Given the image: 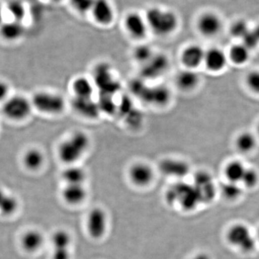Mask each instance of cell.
I'll return each mask as SVG.
<instances>
[{
	"label": "cell",
	"instance_id": "obj_1",
	"mask_svg": "<svg viewBox=\"0 0 259 259\" xmlns=\"http://www.w3.org/2000/svg\"><path fill=\"white\" fill-rule=\"evenodd\" d=\"M91 146V139L87 133L76 131L59 144L57 153L59 159L67 166L77 164Z\"/></svg>",
	"mask_w": 259,
	"mask_h": 259
},
{
	"label": "cell",
	"instance_id": "obj_11",
	"mask_svg": "<svg viewBox=\"0 0 259 259\" xmlns=\"http://www.w3.org/2000/svg\"><path fill=\"white\" fill-rule=\"evenodd\" d=\"M140 95L150 105L162 107L168 105L171 100V92L165 86H155L153 88H144L140 85Z\"/></svg>",
	"mask_w": 259,
	"mask_h": 259
},
{
	"label": "cell",
	"instance_id": "obj_14",
	"mask_svg": "<svg viewBox=\"0 0 259 259\" xmlns=\"http://www.w3.org/2000/svg\"><path fill=\"white\" fill-rule=\"evenodd\" d=\"M90 13L96 23L102 26H108L115 18V11L109 0H95Z\"/></svg>",
	"mask_w": 259,
	"mask_h": 259
},
{
	"label": "cell",
	"instance_id": "obj_33",
	"mask_svg": "<svg viewBox=\"0 0 259 259\" xmlns=\"http://www.w3.org/2000/svg\"><path fill=\"white\" fill-rule=\"evenodd\" d=\"M8 10L15 21L22 22V20L25 18V13H26L25 7L19 0H13L10 2L8 5Z\"/></svg>",
	"mask_w": 259,
	"mask_h": 259
},
{
	"label": "cell",
	"instance_id": "obj_36",
	"mask_svg": "<svg viewBox=\"0 0 259 259\" xmlns=\"http://www.w3.org/2000/svg\"><path fill=\"white\" fill-rule=\"evenodd\" d=\"M71 7L81 14L91 11L95 0H69Z\"/></svg>",
	"mask_w": 259,
	"mask_h": 259
},
{
	"label": "cell",
	"instance_id": "obj_40",
	"mask_svg": "<svg viewBox=\"0 0 259 259\" xmlns=\"http://www.w3.org/2000/svg\"><path fill=\"white\" fill-rule=\"evenodd\" d=\"M9 93V86L5 81H0V101L5 100Z\"/></svg>",
	"mask_w": 259,
	"mask_h": 259
},
{
	"label": "cell",
	"instance_id": "obj_30",
	"mask_svg": "<svg viewBox=\"0 0 259 259\" xmlns=\"http://www.w3.org/2000/svg\"><path fill=\"white\" fill-rule=\"evenodd\" d=\"M223 197L228 200L234 201L239 199L243 194V189L238 183L228 182L221 189Z\"/></svg>",
	"mask_w": 259,
	"mask_h": 259
},
{
	"label": "cell",
	"instance_id": "obj_41",
	"mask_svg": "<svg viewBox=\"0 0 259 259\" xmlns=\"http://www.w3.org/2000/svg\"><path fill=\"white\" fill-rule=\"evenodd\" d=\"M191 259H211V258L207 253H200L194 255V256L192 257Z\"/></svg>",
	"mask_w": 259,
	"mask_h": 259
},
{
	"label": "cell",
	"instance_id": "obj_28",
	"mask_svg": "<svg viewBox=\"0 0 259 259\" xmlns=\"http://www.w3.org/2000/svg\"><path fill=\"white\" fill-rule=\"evenodd\" d=\"M53 248H71L72 238L69 232L65 230H57L51 237Z\"/></svg>",
	"mask_w": 259,
	"mask_h": 259
},
{
	"label": "cell",
	"instance_id": "obj_18",
	"mask_svg": "<svg viewBox=\"0 0 259 259\" xmlns=\"http://www.w3.org/2000/svg\"><path fill=\"white\" fill-rule=\"evenodd\" d=\"M44 243V235L37 229H30L24 232L20 238L22 248L29 253H35L40 250Z\"/></svg>",
	"mask_w": 259,
	"mask_h": 259
},
{
	"label": "cell",
	"instance_id": "obj_20",
	"mask_svg": "<svg viewBox=\"0 0 259 259\" xmlns=\"http://www.w3.org/2000/svg\"><path fill=\"white\" fill-rule=\"evenodd\" d=\"M88 192L84 185H65L61 197L66 203L71 205L81 204L87 198Z\"/></svg>",
	"mask_w": 259,
	"mask_h": 259
},
{
	"label": "cell",
	"instance_id": "obj_4",
	"mask_svg": "<svg viewBox=\"0 0 259 259\" xmlns=\"http://www.w3.org/2000/svg\"><path fill=\"white\" fill-rule=\"evenodd\" d=\"M32 107L37 111L50 115H57L64 111L66 106L64 97L51 92H38L32 96Z\"/></svg>",
	"mask_w": 259,
	"mask_h": 259
},
{
	"label": "cell",
	"instance_id": "obj_19",
	"mask_svg": "<svg viewBox=\"0 0 259 259\" xmlns=\"http://www.w3.org/2000/svg\"><path fill=\"white\" fill-rule=\"evenodd\" d=\"M72 106L75 111L83 117L95 119L98 117L100 105L93 98H76L74 97Z\"/></svg>",
	"mask_w": 259,
	"mask_h": 259
},
{
	"label": "cell",
	"instance_id": "obj_9",
	"mask_svg": "<svg viewBox=\"0 0 259 259\" xmlns=\"http://www.w3.org/2000/svg\"><path fill=\"white\" fill-rule=\"evenodd\" d=\"M222 19L213 12L207 11L199 15L197 20V30L201 35L206 37L217 36L222 30Z\"/></svg>",
	"mask_w": 259,
	"mask_h": 259
},
{
	"label": "cell",
	"instance_id": "obj_22",
	"mask_svg": "<svg viewBox=\"0 0 259 259\" xmlns=\"http://www.w3.org/2000/svg\"><path fill=\"white\" fill-rule=\"evenodd\" d=\"M71 88L74 97L76 98H93L95 84L93 80L81 76L73 80Z\"/></svg>",
	"mask_w": 259,
	"mask_h": 259
},
{
	"label": "cell",
	"instance_id": "obj_2",
	"mask_svg": "<svg viewBox=\"0 0 259 259\" xmlns=\"http://www.w3.org/2000/svg\"><path fill=\"white\" fill-rule=\"evenodd\" d=\"M145 18L149 31L151 30L157 36H168L178 28V16L171 10L152 7L147 10Z\"/></svg>",
	"mask_w": 259,
	"mask_h": 259
},
{
	"label": "cell",
	"instance_id": "obj_43",
	"mask_svg": "<svg viewBox=\"0 0 259 259\" xmlns=\"http://www.w3.org/2000/svg\"><path fill=\"white\" fill-rule=\"evenodd\" d=\"M253 32H254L256 34L257 36H258L259 38V25H258V26L256 27V28H255V30H253Z\"/></svg>",
	"mask_w": 259,
	"mask_h": 259
},
{
	"label": "cell",
	"instance_id": "obj_10",
	"mask_svg": "<svg viewBox=\"0 0 259 259\" xmlns=\"http://www.w3.org/2000/svg\"><path fill=\"white\" fill-rule=\"evenodd\" d=\"M124 27L130 36L136 40L145 38L149 31L146 18L136 12H132L126 15L124 19Z\"/></svg>",
	"mask_w": 259,
	"mask_h": 259
},
{
	"label": "cell",
	"instance_id": "obj_6",
	"mask_svg": "<svg viewBox=\"0 0 259 259\" xmlns=\"http://www.w3.org/2000/svg\"><path fill=\"white\" fill-rule=\"evenodd\" d=\"M31 101L22 96H14L8 99L3 107L5 117L12 120H23L30 115L32 110Z\"/></svg>",
	"mask_w": 259,
	"mask_h": 259
},
{
	"label": "cell",
	"instance_id": "obj_34",
	"mask_svg": "<svg viewBox=\"0 0 259 259\" xmlns=\"http://www.w3.org/2000/svg\"><path fill=\"white\" fill-rule=\"evenodd\" d=\"M241 182L246 188H254L259 182L258 172L253 168H246Z\"/></svg>",
	"mask_w": 259,
	"mask_h": 259
},
{
	"label": "cell",
	"instance_id": "obj_12",
	"mask_svg": "<svg viewBox=\"0 0 259 259\" xmlns=\"http://www.w3.org/2000/svg\"><path fill=\"white\" fill-rule=\"evenodd\" d=\"M158 168L164 176L179 180L185 178L190 171V166L187 162L175 158H166L162 160L158 165Z\"/></svg>",
	"mask_w": 259,
	"mask_h": 259
},
{
	"label": "cell",
	"instance_id": "obj_35",
	"mask_svg": "<svg viewBox=\"0 0 259 259\" xmlns=\"http://www.w3.org/2000/svg\"><path fill=\"white\" fill-rule=\"evenodd\" d=\"M249 31L248 23L243 20H237L231 27V34L236 37L243 38Z\"/></svg>",
	"mask_w": 259,
	"mask_h": 259
},
{
	"label": "cell",
	"instance_id": "obj_26",
	"mask_svg": "<svg viewBox=\"0 0 259 259\" xmlns=\"http://www.w3.org/2000/svg\"><path fill=\"white\" fill-rule=\"evenodd\" d=\"M245 169L246 168L241 161L234 160L230 161L225 167V176L228 182L239 183L241 182Z\"/></svg>",
	"mask_w": 259,
	"mask_h": 259
},
{
	"label": "cell",
	"instance_id": "obj_5",
	"mask_svg": "<svg viewBox=\"0 0 259 259\" xmlns=\"http://www.w3.org/2000/svg\"><path fill=\"white\" fill-rule=\"evenodd\" d=\"M227 241L243 253H250L255 249L257 241L250 228L243 223L230 227L226 233Z\"/></svg>",
	"mask_w": 259,
	"mask_h": 259
},
{
	"label": "cell",
	"instance_id": "obj_27",
	"mask_svg": "<svg viewBox=\"0 0 259 259\" xmlns=\"http://www.w3.org/2000/svg\"><path fill=\"white\" fill-rule=\"evenodd\" d=\"M249 57V49L243 44H236L230 49L229 59L234 64H245Z\"/></svg>",
	"mask_w": 259,
	"mask_h": 259
},
{
	"label": "cell",
	"instance_id": "obj_29",
	"mask_svg": "<svg viewBox=\"0 0 259 259\" xmlns=\"http://www.w3.org/2000/svg\"><path fill=\"white\" fill-rule=\"evenodd\" d=\"M236 147L243 153H248L253 151L256 146V140L250 133H242L238 136L236 141Z\"/></svg>",
	"mask_w": 259,
	"mask_h": 259
},
{
	"label": "cell",
	"instance_id": "obj_3",
	"mask_svg": "<svg viewBox=\"0 0 259 259\" xmlns=\"http://www.w3.org/2000/svg\"><path fill=\"white\" fill-rule=\"evenodd\" d=\"M165 198L167 203L175 205L180 204L186 211H192L197 208L199 204L202 203L194 185L184 182H179L171 185L166 190Z\"/></svg>",
	"mask_w": 259,
	"mask_h": 259
},
{
	"label": "cell",
	"instance_id": "obj_39",
	"mask_svg": "<svg viewBox=\"0 0 259 259\" xmlns=\"http://www.w3.org/2000/svg\"><path fill=\"white\" fill-rule=\"evenodd\" d=\"M70 248H53L52 259H71Z\"/></svg>",
	"mask_w": 259,
	"mask_h": 259
},
{
	"label": "cell",
	"instance_id": "obj_23",
	"mask_svg": "<svg viewBox=\"0 0 259 259\" xmlns=\"http://www.w3.org/2000/svg\"><path fill=\"white\" fill-rule=\"evenodd\" d=\"M62 179L65 185H84L87 173L77 164L70 165L62 172Z\"/></svg>",
	"mask_w": 259,
	"mask_h": 259
},
{
	"label": "cell",
	"instance_id": "obj_37",
	"mask_svg": "<svg viewBox=\"0 0 259 259\" xmlns=\"http://www.w3.org/2000/svg\"><path fill=\"white\" fill-rule=\"evenodd\" d=\"M245 83L253 93L259 95V71H250L245 77Z\"/></svg>",
	"mask_w": 259,
	"mask_h": 259
},
{
	"label": "cell",
	"instance_id": "obj_17",
	"mask_svg": "<svg viewBox=\"0 0 259 259\" xmlns=\"http://www.w3.org/2000/svg\"><path fill=\"white\" fill-rule=\"evenodd\" d=\"M227 60V56L221 49L212 48L205 51L203 64L209 71L219 72L226 67Z\"/></svg>",
	"mask_w": 259,
	"mask_h": 259
},
{
	"label": "cell",
	"instance_id": "obj_38",
	"mask_svg": "<svg viewBox=\"0 0 259 259\" xmlns=\"http://www.w3.org/2000/svg\"><path fill=\"white\" fill-rule=\"evenodd\" d=\"M243 39V45L245 46L248 49H252L256 47L259 42V38L256 34L253 31H249L244 37Z\"/></svg>",
	"mask_w": 259,
	"mask_h": 259
},
{
	"label": "cell",
	"instance_id": "obj_7",
	"mask_svg": "<svg viewBox=\"0 0 259 259\" xmlns=\"http://www.w3.org/2000/svg\"><path fill=\"white\" fill-rule=\"evenodd\" d=\"M108 226L107 213L101 207L92 209L87 218V230L94 239H100L106 233Z\"/></svg>",
	"mask_w": 259,
	"mask_h": 259
},
{
	"label": "cell",
	"instance_id": "obj_44",
	"mask_svg": "<svg viewBox=\"0 0 259 259\" xmlns=\"http://www.w3.org/2000/svg\"><path fill=\"white\" fill-rule=\"evenodd\" d=\"M255 238H256L257 243H259V228L258 231H257L256 236H255Z\"/></svg>",
	"mask_w": 259,
	"mask_h": 259
},
{
	"label": "cell",
	"instance_id": "obj_32",
	"mask_svg": "<svg viewBox=\"0 0 259 259\" xmlns=\"http://www.w3.org/2000/svg\"><path fill=\"white\" fill-rule=\"evenodd\" d=\"M18 208V202L15 197L5 194L0 202V213L5 216L12 215Z\"/></svg>",
	"mask_w": 259,
	"mask_h": 259
},
{
	"label": "cell",
	"instance_id": "obj_13",
	"mask_svg": "<svg viewBox=\"0 0 259 259\" xmlns=\"http://www.w3.org/2000/svg\"><path fill=\"white\" fill-rule=\"evenodd\" d=\"M193 185L198 191L202 203L212 202L215 197V187L212 177L207 172H197L194 176Z\"/></svg>",
	"mask_w": 259,
	"mask_h": 259
},
{
	"label": "cell",
	"instance_id": "obj_45",
	"mask_svg": "<svg viewBox=\"0 0 259 259\" xmlns=\"http://www.w3.org/2000/svg\"><path fill=\"white\" fill-rule=\"evenodd\" d=\"M53 2H56V3H58V2H60L61 0H51Z\"/></svg>",
	"mask_w": 259,
	"mask_h": 259
},
{
	"label": "cell",
	"instance_id": "obj_16",
	"mask_svg": "<svg viewBox=\"0 0 259 259\" xmlns=\"http://www.w3.org/2000/svg\"><path fill=\"white\" fill-rule=\"evenodd\" d=\"M168 58L164 54H156L142 66V74L148 79H155L162 76L168 69Z\"/></svg>",
	"mask_w": 259,
	"mask_h": 259
},
{
	"label": "cell",
	"instance_id": "obj_24",
	"mask_svg": "<svg viewBox=\"0 0 259 259\" xmlns=\"http://www.w3.org/2000/svg\"><path fill=\"white\" fill-rule=\"evenodd\" d=\"M25 28L21 22L13 21L3 23L0 26V35L8 41H14L23 37Z\"/></svg>",
	"mask_w": 259,
	"mask_h": 259
},
{
	"label": "cell",
	"instance_id": "obj_21",
	"mask_svg": "<svg viewBox=\"0 0 259 259\" xmlns=\"http://www.w3.org/2000/svg\"><path fill=\"white\" fill-rule=\"evenodd\" d=\"M200 78L195 70L185 69L177 74L175 82L177 87L184 92H191L197 88Z\"/></svg>",
	"mask_w": 259,
	"mask_h": 259
},
{
	"label": "cell",
	"instance_id": "obj_25",
	"mask_svg": "<svg viewBox=\"0 0 259 259\" xmlns=\"http://www.w3.org/2000/svg\"><path fill=\"white\" fill-rule=\"evenodd\" d=\"M45 162L44 153L37 148H30L24 154V166L30 171H37L41 168Z\"/></svg>",
	"mask_w": 259,
	"mask_h": 259
},
{
	"label": "cell",
	"instance_id": "obj_8",
	"mask_svg": "<svg viewBox=\"0 0 259 259\" xmlns=\"http://www.w3.org/2000/svg\"><path fill=\"white\" fill-rule=\"evenodd\" d=\"M127 177L133 185L145 187L151 185L155 177L152 166L144 161L136 162L129 167Z\"/></svg>",
	"mask_w": 259,
	"mask_h": 259
},
{
	"label": "cell",
	"instance_id": "obj_15",
	"mask_svg": "<svg viewBox=\"0 0 259 259\" xmlns=\"http://www.w3.org/2000/svg\"><path fill=\"white\" fill-rule=\"evenodd\" d=\"M205 51L200 46L191 44L182 50L180 61L185 69L195 70L203 64Z\"/></svg>",
	"mask_w": 259,
	"mask_h": 259
},
{
	"label": "cell",
	"instance_id": "obj_42",
	"mask_svg": "<svg viewBox=\"0 0 259 259\" xmlns=\"http://www.w3.org/2000/svg\"><path fill=\"white\" fill-rule=\"evenodd\" d=\"M3 24V9H2V5L0 4V26Z\"/></svg>",
	"mask_w": 259,
	"mask_h": 259
},
{
	"label": "cell",
	"instance_id": "obj_31",
	"mask_svg": "<svg viewBox=\"0 0 259 259\" xmlns=\"http://www.w3.org/2000/svg\"><path fill=\"white\" fill-rule=\"evenodd\" d=\"M153 49L148 45H139L134 49V59L141 66L148 62L154 55Z\"/></svg>",
	"mask_w": 259,
	"mask_h": 259
}]
</instances>
